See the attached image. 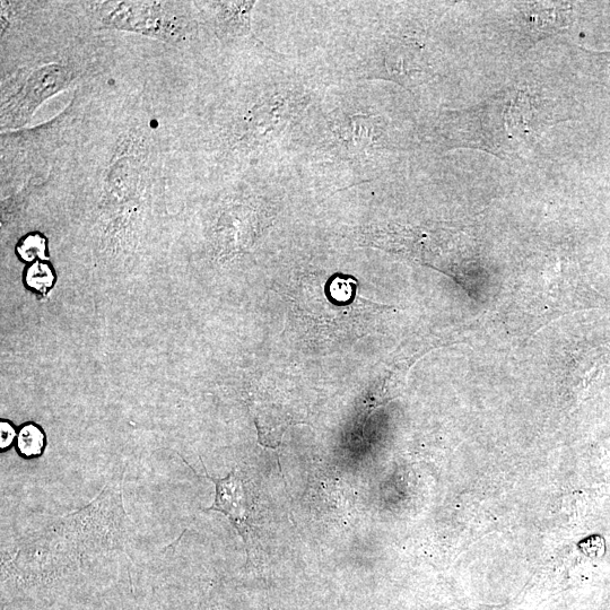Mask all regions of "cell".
Instances as JSON below:
<instances>
[{
	"label": "cell",
	"instance_id": "3",
	"mask_svg": "<svg viewBox=\"0 0 610 610\" xmlns=\"http://www.w3.org/2000/svg\"><path fill=\"white\" fill-rule=\"evenodd\" d=\"M206 477L215 484V500L211 508L205 511L221 512L228 517L239 534L247 540L248 520L250 516L249 494L243 477L237 469L225 478H215L206 470Z\"/></svg>",
	"mask_w": 610,
	"mask_h": 610
},
{
	"label": "cell",
	"instance_id": "1",
	"mask_svg": "<svg viewBox=\"0 0 610 610\" xmlns=\"http://www.w3.org/2000/svg\"><path fill=\"white\" fill-rule=\"evenodd\" d=\"M77 76L73 66L50 63L15 74L6 84L2 99V122L20 127L31 120L40 104L71 85Z\"/></svg>",
	"mask_w": 610,
	"mask_h": 610
},
{
	"label": "cell",
	"instance_id": "4",
	"mask_svg": "<svg viewBox=\"0 0 610 610\" xmlns=\"http://www.w3.org/2000/svg\"><path fill=\"white\" fill-rule=\"evenodd\" d=\"M47 447V435L37 423L23 424L17 430L15 449L26 460L40 458Z\"/></svg>",
	"mask_w": 610,
	"mask_h": 610
},
{
	"label": "cell",
	"instance_id": "5",
	"mask_svg": "<svg viewBox=\"0 0 610 610\" xmlns=\"http://www.w3.org/2000/svg\"><path fill=\"white\" fill-rule=\"evenodd\" d=\"M23 281L26 289L39 295H48L56 285L54 267L46 261H36L25 269Z\"/></svg>",
	"mask_w": 610,
	"mask_h": 610
},
{
	"label": "cell",
	"instance_id": "7",
	"mask_svg": "<svg viewBox=\"0 0 610 610\" xmlns=\"http://www.w3.org/2000/svg\"><path fill=\"white\" fill-rule=\"evenodd\" d=\"M17 431L10 421L0 422V450L2 452L10 449L15 444Z\"/></svg>",
	"mask_w": 610,
	"mask_h": 610
},
{
	"label": "cell",
	"instance_id": "6",
	"mask_svg": "<svg viewBox=\"0 0 610 610\" xmlns=\"http://www.w3.org/2000/svg\"><path fill=\"white\" fill-rule=\"evenodd\" d=\"M16 255L29 265L36 261H46L49 258L48 239L38 232L26 234L16 244Z\"/></svg>",
	"mask_w": 610,
	"mask_h": 610
},
{
	"label": "cell",
	"instance_id": "2",
	"mask_svg": "<svg viewBox=\"0 0 610 610\" xmlns=\"http://www.w3.org/2000/svg\"><path fill=\"white\" fill-rule=\"evenodd\" d=\"M101 16L103 26L146 34L168 41H178L183 32V21L177 14L176 3H107Z\"/></svg>",
	"mask_w": 610,
	"mask_h": 610
}]
</instances>
